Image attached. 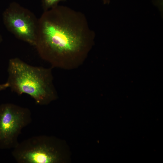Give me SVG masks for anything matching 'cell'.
<instances>
[{
	"label": "cell",
	"mask_w": 163,
	"mask_h": 163,
	"mask_svg": "<svg viewBox=\"0 0 163 163\" xmlns=\"http://www.w3.org/2000/svg\"><path fill=\"white\" fill-rule=\"evenodd\" d=\"M95 37L83 13L57 5L44 11L38 19L34 47L52 68L72 70L86 60Z\"/></svg>",
	"instance_id": "obj_1"
},
{
	"label": "cell",
	"mask_w": 163,
	"mask_h": 163,
	"mask_svg": "<svg viewBox=\"0 0 163 163\" xmlns=\"http://www.w3.org/2000/svg\"><path fill=\"white\" fill-rule=\"evenodd\" d=\"M52 68L31 66L18 58L11 59L7 82L11 91L28 94L37 104H47L57 96Z\"/></svg>",
	"instance_id": "obj_2"
},
{
	"label": "cell",
	"mask_w": 163,
	"mask_h": 163,
	"mask_svg": "<svg viewBox=\"0 0 163 163\" xmlns=\"http://www.w3.org/2000/svg\"><path fill=\"white\" fill-rule=\"evenodd\" d=\"M11 153L18 163H56L61 160L56 140L43 136H32L19 142Z\"/></svg>",
	"instance_id": "obj_3"
},
{
	"label": "cell",
	"mask_w": 163,
	"mask_h": 163,
	"mask_svg": "<svg viewBox=\"0 0 163 163\" xmlns=\"http://www.w3.org/2000/svg\"><path fill=\"white\" fill-rule=\"evenodd\" d=\"M31 112L27 108L11 103L0 105V149H14L19 143L22 129L32 121Z\"/></svg>",
	"instance_id": "obj_4"
},
{
	"label": "cell",
	"mask_w": 163,
	"mask_h": 163,
	"mask_svg": "<svg viewBox=\"0 0 163 163\" xmlns=\"http://www.w3.org/2000/svg\"><path fill=\"white\" fill-rule=\"evenodd\" d=\"M3 20L6 28L16 38L35 46L38 19L32 12L13 2L4 12Z\"/></svg>",
	"instance_id": "obj_5"
},
{
	"label": "cell",
	"mask_w": 163,
	"mask_h": 163,
	"mask_svg": "<svg viewBox=\"0 0 163 163\" xmlns=\"http://www.w3.org/2000/svg\"><path fill=\"white\" fill-rule=\"evenodd\" d=\"M66 0H42L44 11L47 10L58 5L60 1Z\"/></svg>",
	"instance_id": "obj_6"
},
{
	"label": "cell",
	"mask_w": 163,
	"mask_h": 163,
	"mask_svg": "<svg viewBox=\"0 0 163 163\" xmlns=\"http://www.w3.org/2000/svg\"><path fill=\"white\" fill-rule=\"evenodd\" d=\"M9 87V85L7 82L3 84H0V92L6 89Z\"/></svg>",
	"instance_id": "obj_7"
},
{
	"label": "cell",
	"mask_w": 163,
	"mask_h": 163,
	"mask_svg": "<svg viewBox=\"0 0 163 163\" xmlns=\"http://www.w3.org/2000/svg\"><path fill=\"white\" fill-rule=\"evenodd\" d=\"M103 1L104 4H109L110 2V0H103Z\"/></svg>",
	"instance_id": "obj_8"
},
{
	"label": "cell",
	"mask_w": 163,
	"mask_h": 163,
	"mask_svg": "<svg viewBox=\"0 0 163 163\" xmlns=\"http://www.w3.org/2000/svg\"><path fill=\"white\" fill-rule=\"evenodd\" d=\"M2 40V37L1 35L0 34V43H1Z\"/></svg>",
	"instance_id": "obj_9"
}]
</instances>
